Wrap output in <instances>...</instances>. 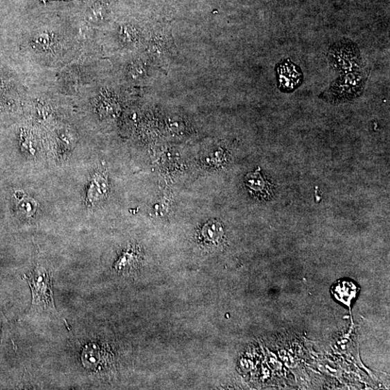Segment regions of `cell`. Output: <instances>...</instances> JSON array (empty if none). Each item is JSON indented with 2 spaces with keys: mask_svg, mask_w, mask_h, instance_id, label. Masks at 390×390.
Wrapping results in <instances>:
<instances>
[{
  "mask_svg": "<svg viewBox=\"0 0 390 390\" xmlns=\"http://www.w3.org/2000/svg\"><path fill=\"white\" fill-rule=\"evenodd\" d=\"M366 80V74L361 70L342 74L332 83L325 96L334 104L353 100L363 92Z\"/></svg>",
  "mask_w": 390,
  "mask_h": 390,
  "instance_id": "obj_2",
  "label": "cell"
},
{
  "mask_svg": "<svg viewBox=\"0 0 390 390\" xmlns=\"http://www.w3.org/2000/svg\"><path fill=\"white\" fill-rule=\"evenodd\" d=\"M60 1V0H41V2L46 4L48 2ZM61 1H69V0H61Z\"/></svg>",
  "mask_w": 390,
  "mask_h": 390,
  "instance_id": "obj_13",
  "label": "cell"
},
{
  "mask_svg": "<svg viewBox=\"0 0 390 390\" xmlns=\"http://www.w3.org/2000/svg\"><path fill=\"white\" fill-rule=\"evenodd\" d=\"M260 171V168H258L257 171L249 173L246 177V184L251 191L264 197H271L273 195V185L263 177Z\"/></svg>",
  "mask_w": 390,
  "mask_h": 390,
  "instance_id": "obj_6",
  "label": "cell"
},
{
  "mask_svg": "<svg viewBox=\"0 0 390 390\" xmlns=\"http://www.w3.org/2000/svg\"><path fill=\"white\" fill-rule=\"evenodd\" d=\"M107 15V10L104 5L96 3L91 6L87 12L89 21L97 24L103 21Z\"/></svg>",
  "mask_w": 390,
  "mask_h": 390,
  "instance_id": "obj_10",
  "label": "cell"
},
{
  "mask_svg": "<svg viewBox=\"0 0 390 390\" xmlns=\"http://www.w3.org/2000/svg\"><path fill=\"white\" fill-rule=\"evenodd\" d=\"M224 236V229L216 220H211L203 227L201 231L202 240L208 245H218L223 240Z\"/></svg>",
  "mask_w": 390,
  "mask_h": 390,
  "instance_id": "obj_7",
  "label": "cell"
},
{
  "mask_svg": "<svg viewBox=\"0 0 390 390\" xmlns=\"http://www.w3.org/2000/svg\"><path fill=\"white\" fill-rule=\"evenodd\" d=\"M16 199L18 201L17 208L21 214L28 217L35 213L37 204L35 200L21 196H16Z\"/></svg>",
  "mask_w": 390,
  "mask_h": 390,
  "instance_id": "obj_9",
  "label": "cell"
},
{
  "mask_svg": "<svg viewBox=\"0 0 390 390\" xmlns=\"http://www.w3.org/2000/svg\"><path fill=\"white\" fill-rule=\"evenodd\" d=\"M121 37L125 42H132L136 37V30L131 26H125L121 30Z\"/></svg>",
  "mask_w": 390,
  "mask_h": 390,
  "instance_id": "obj_11",
  "label": "cell"
},
{
  "mask_svg": "<svg viewBox=\"0 0 390 390\" xmlns=\"http://www.w3.org/2000/svg\"><path fill=\"white\" fill-rule=\"evenodd\" d=\"M54 43V38L52 35L48 31H42L37 33L33 37L32 44L33 47L38 50L46 51L53 46Z\"/></svg>",
  "mask_w": 390,
  "mask_h": 390,
  "instance_id": "obj_8",
  "label": "cell"
},
{
  "mask_svg": "<svg viewBox=\"0 0 390 390\" xmlns=\"http://www.w3.org/2000/svg\"><path fill=\"white\" fill-rule=\"evenodd\" d=\"M277 80L278 88L285 93H290L300 87L303 74L299 67L290 60L277 66Z\"/></svg>",
  "mask_w": 390,
  "mask_h": 390,
  "instance_id": "obj_4",
  "label": "cell"
},
{
  "mask_svg": "<svg viewBox=\"0 0 390 390\" xmlns=\"http://www.w3.org/2000/svg\"><path fill=\"white\" fill-rule=\"evenodd\" d=\"M332 69L341 74L362 69V60L357 45L350 40H342L333 44L328 55Z\"/></svg>",
  "mask_w": 390,
  "mask_h": 390,
  "instance_id": "obj_3",
  "label": "cell"
},
{
  "mask_svg": "<svg viewBox=\"0 0 390 390\" xmlns=\"http://www.w3.org/2000/svg\"><path fill=\"white\" fill-rule=\"evenodd\" d=\"M129 73L132 78L138 79L145 73L144 66L141 63L135 62L130 66Z\"/></svg>",
  "mask_w": 390,
  "mask_h": 390,
  "instance_id": "obj_12",
  "label": "cell"
},
{
  "mask_svg": "<svg viewBox=\"0 0 390 390\" xmlns=\"http://www.w3.org/2000/svg\"><path fill=\"white\" fill-rule=\"evenodd\" d=\"M331 292L337 301L350 307L359 294L360 287L351 281H339L333 285Z\"/></svg>",
  "mask_w": 390,
  "mask_h": 390,
  "instance_id": "obj_5",
  "label": "cell"
},
{
  "mask_svg": "<svg viewBox=\"0 0 390 390\" xmlns=\"http://www.w3.org/2000/svg\"><path fill=\"white\" fill-rule=\"evenodd\" d=\"M31 292V311L57 314L55 308L53 277L44 268L37 267L26 276Z\"/></svg>",
  "mask_w": 390,
  "mask_h": 390,
  "instance_id": "obj_1",
  "label": "cell"
}]
</instances>
